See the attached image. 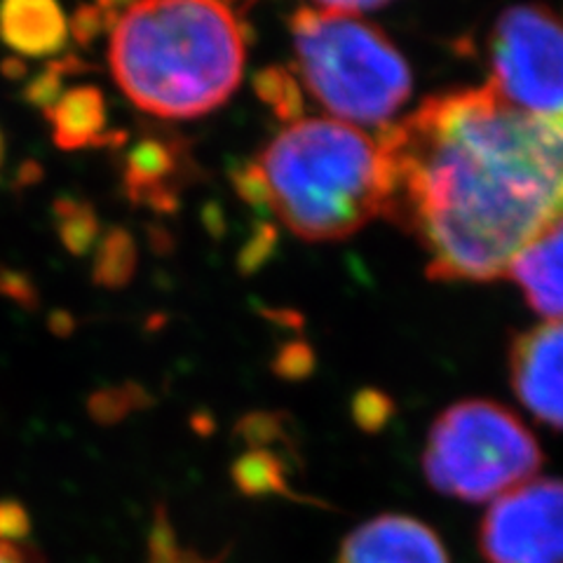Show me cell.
<instances>
[{"instance_id":"1","label":"cell","mask_w":563,"mask_h":563,"mask_svg":"<svg viewBox=\"0 0 563 563\" xmlns=\"http://www.w3.org/2000/svg\"><path fill=\"white\" fill-rule=\"evenodd\" d=\"M378 139L383 214L420 244L434 279L505 277L563 217V113H528L482 85L422 101Z\"/></svg>"},{"instance_id":"2","label":"cell","mask_w":563,"mask_h":563,"mask_svg":"<svg viewBox=\"0 0 563 563\" xmlns=\"http://www.w3.org/2000/svg\"><path fill=\"white\" fill-rule=\"evenodd\" d=\"M235 184L244 200L268 207L296 238L331 242L383 214L387 165L380 139L333 118H301Z\"/></svg>"},{"instance_id":"3","label":"cell","mask_w":563,"mask_h":563,"mask_svg":"<svg viewBox=\"0 0 563 563\" xmlns=\"http://www.w3.org/2000/svg\"><path fill=\"white\" fill-rule=\"evenodd\" d=\"M109 59L141 111L188 120L238 90L244 33L221 0H136L115 24Z\"/></svg>"},{"instance_id":"4","label":"cell","mask_w":563,"mask_h":563,"mask_svg":"<svg viewBox=\"0 0 563 563\" xmlns=\"http://www.w3.org/2000/svg\"><path fill=\"white\" fill-rule=\"evenodd\" d=\"M291 43L308 92L333 120L383 125L411 97V68L387 35L357 14L303 8Z\"/></svg>"},{"instance_id":"5","label":"cell","mask_w":563,"mask_h":563,"mask_svg":"<svg viewBox=\"0 0 563 563\" xmlns=\"http://www.w3.org/2000/svg\"><path fill=\"white\" fill-rule=\"evenodd\" d=\"M542 449L521 418L498 401L463 399L428 434L422 470L430 486L465 503H493L533 479Z\"/></svg>"},{"instance_id":"6","label":"cell","mask_w":563,"mask_h":563,"mask_svg":"<svg viewBox=\"0 0 563 563\" xmlns=\"http://www.w3.org/2000/svg\"><path fill=\"white\" fill-rule=\"evenodd\" d=\"M488 82L538 115L563 113V14L526 3L505 10L488 33Z\"/></svg>"},{"instance_id":"7","label":"cell","mask_w":563,"mask_h":563,"mask_svg":"<svg viewBox=\"0 0 563 563\" xmlns=\"http://www.w3.org/2000/svg\"><path fill=\"white\" fill-rule=\"evenodd\" d=\"M479 550L488 563H563V482L533 477L493 500Z\"/></svg>"},{"instance_id":"8","label":"cell","mask_w":563,"mask_h":563,"mask_svg":"<svg viewBox=\"0 0 563 563\" xmlns=\"http://www.w3.org/2000/svg\"><path fill=\"white\" fill-rule=\"evenodd\" d=\"M509 383L536 420L563 430V320H544L509 347Z\"/></svg>"},{"instance_id":"9","label":"cell","mask_w":563,"mask_h":563,"mask_svg":"<svg viewBox=\"0 0 563 563\" xmlns=\"http://www.w3.org/2000/svg\"><path fill=\"white\" fill-rule=\"evenodd\" d=\"M339 563H451V559L428 523L383 515L345 538Z\"/></svg>"},{"instance_id":"10","label":"cell","mask_w":563,"mask_h":563,"mask_svg":"<svg viewBox=\"0 0 563 563\" xmlns=\"http://www.w3.org/2000/svg\"><path fill=\"white\" fill-rule=\"evenodd\" d=\"M505 277L544 320H563V217L523 246Z\"/></svg>"},{"instance_id":"11","label":"cell","mask_w":563,"mask_h":563,"mask_svg":"<svg viewBox=\"0 0 563 563\" xmlns=\"http://www.w3.org/2000/svg\"><path fill=\"white\" fill-rule=\"evenodd\" d=\"M0 38L24 57H52L66 43L57 0H0Z\"/></svg>"},{"instance_id":"12","label":"cell","mask_w":563,"mask_h":563,"mask_svg":"<svg viewBox=\"0 0 563 563\" xmlns=\"http://www.w3.org/2000/svg\"><path fill=\"white\" fill-rule=\"evenodd\" d=\"M47 118L55 130L57 146L64 151L97 144L106 134V103L95 87H78V90L59 95L47 109Z\"/></svg>"},{"instance_id":"13","label":"cell","mask_w":563,"mask_h":563,"mask_svg":"<svg viewBox=\"0 0 563 563\" xmlns=\"http://www.w3.org/2000/svg\"><path fill=\"white\" fill-rule=\"evenodd\" d=\"M176 172L174 148L165 141L146 139L130 153L125 169V188L134 202H148L157 209H174L176 196L169 186Z\"/></svg>"},{"instance_id":"14","label":"cell","mask_w":563,"mask_h":563,"mask_svg":"<svg viewBox=\"0 0 563 563\" xmlns=\"http://www.w3.org/2000/svg\"><path fill=\"white\" fill-rule=\"evenodd\" d=\"M0 563H45L26 509L14 500H0Z\"/></svg>"},{"instance_id":"15","label":"cell","mask_w":563,"mask_h":563,"mask_svg":"<svg viewBox=\"0 0 563 563\" xmlns=\"http://www.w3.org/2000/svg\"><path fill=\"white\" fill-rule=\"evenodd\" d=\"M134 242L132 238L115 228L99 244L95 258V279L103 287H122L128 285L134 273Z\"/></svg>"},{"instance_id":"16","label":"cell","mask_w":563,"mask_h":563,"mask_svg":"<svg viewBox=\"0 0 563 563\" xmlns=\"http://www.w3.org/2000/svg\"><path fill=\"white\" fill-rule=\"evenodd\" d=\"M146 563H219L217 559H207L200 550L190 548L176 533L174 523L169 521L165 509H157L151 538H148V554Z\"/></svg>"},{"instance_id":"17","label":"cell","mask_w":563,"mask_h":563,"mask_svg":"<svg viewBox=\"0 0 563 563\" xmlns=\"http://www.w3.org/2000/svg\"><path fill=\"white\" fill-rule=\"evenodd\" d=\"M57 221L59 235L70 252L85 254L90 250L97 235V219L90 207L76 200H62L57 202Z\"/></svg>"},{"instance_id":"18","label":"cell","mask_w":563,"mask_h":563,"mask_svg":"<svg viewBox=\"0 0 563 563\" xmlns=\"http://www.w3.org/2000/svg\"><path fill=\"white\" fill-rule=\"evenodd\" d=\"M256 92L263 101H268L273 109L285 118H294V113L301 109V97H298V87L289 74L282 68H271L266 74L256 78Z\"/></svg>"},{"instance_id":"19","label":"cell","mask_w":563,"mask_h":563,"mask_svg":"<svg viewBox=\"0 0 563 563\" xmlns=\"http://www.w3.org/2000/svg\"><path fill=\"white\" fill-rule=\"evenodd\" d=\"M66 64H52L45 74H41L35 78L29 87H26V99L33 101L35 106H43L47 111L52 103L59 99V90H62V76H64Z\"/></svg>"},{"instance_id":"20","label":"cell","mask_w":563,"mask_h":563,"mask_svg":"<svg viewBox=\"0 0 563 563\" xmlns=\"http://www.w3.org/2000/svg\"><path fill=\"white\" fill-rule=\"evenodd\" d=\"M106 12H101V10H95V8H85L76 20H74V33H76V38L80 41V43H87V41H92L95 35L99 33V29L106 24Z\"/></svg>"},{"instance_id":"21","label":"cell","mask_w":563,"mask_h":563,"mask_svg":"<svg viewBox=\"0 0 563 563\" xmlns=\"http://www.w3.org/2000/svg\"><path fill=\"white\" fill-rule=\"evenodd\" d=\"M314 3L320 5V10L357 14V12H364V10H374V8L393 3V0H314Z\"/></svg>"},{"instance_id":"22","label":"cell","mask_w":563,"mask_h":563,"mask_svg":"<svg viewBox=\"0 0 563 563\" xmlns=\"http://www.w3.org/2000/svg\"><path fill=\"white\" fill-rule=\"evenodd\" d=\"M0 291L12 296V298H20V301L31 298V289L26 282H22L20 275L8 273V271H0Z\"/></svg>"},{"instance_id":"23","label":"cell","mask_w":563,"mask_h":563,"mask_svg":"<svg viewBox=\"0 0 563 563\" xmlns=\"http://www.w3.org/2000/svg\"><path fill=\"white\" fill-rule=\"evenodd\" d=\"M0 165H3V134H0Z\"/></svg>"}]
</instances>
